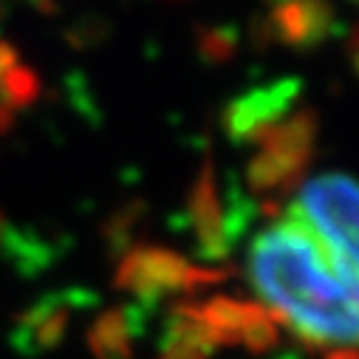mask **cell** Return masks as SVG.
I'll return each instance as SVG.
<instances>
[{
	"instance_id": "obj_16",
	"label": "cell",
	"mask_w": 359,
	"mask_h": 359,
	"mask_svg": "<svg viewBox=\"0 0 359 359\" xmlns=\"http://www.w3.org/2000/svg\"><path fill=\"white\" fill-rule=\"evenodd\" d=\"M241 342L255 353V356H263L269 351H275L280 345V331L278 325L269 320V311L263 303H257V309L252 311V317L243 323L241 328Z\"/></svg>"
},
{
	"instance_id": "obj_14",
	"label": "cell",
	"mask_w": 359,
	"mask_h": 359,
	"mask_svg": "<svg viewBox=\"0 0 359 359\" xmlns=\"http://www.w3.org/2000/svg\"><path fill=\"white\" fill-rule=\"evenodd\" d=\"M193 46H196V57L207 68L226 65L241 48V26L238 23H212V26L201 23L193 29Z\"/></svg>"
},
{
	"instance_id": "obj_26",
	"label": "cell",
	"mask_w": 359,
	"mask_h": 359,
	"mask_svg": "<svg viewBox=\"0 0 359 359\" xmlns=\"http://www.w3.org/2000/svg\"><path fill=\"white\" fill-rule=\"evenodd\" d=\"M275 359H303V356H300V351H286V353H280Z\"/></svg>"
},
{
	"instance_id": "obj_18",
	"label": "cell",
	"mask_w": 359,
	"mask_h": 359,
	"mask_svg": "<svg viewBox=\"0 0 359 359\" xmlns=\"http://www.w3.org/2000/svg\"><path fill=\"white\" fill-rule=\"evenodd\" d=\"M65 91H68V105L85 119V122H91L94 128L102 122V108L91 91V85H88V76L82 71H71L65 76Z\"/></svg>"
},
{
	"instance_id": "obj_24",
	"label": "cell",
	"mask_w": 359,
	"mask_h": 359,
	"mask_svg": "<svg viewBox=\"0 0 359 359\" xmlns=\"http://www.w3.org/2000/svg\"><path fill=\"white\" fill-rule=\"evenodd\" d=\"M325 359H359V356H356L353 348H337V351H331Z\"/></svg>"
},
{
	"instance_id": "obj_5",
	"label": "cell",
	"mask_w": 359,
	"mask_h": 359,
	"mask_svg": "<svg viewBox=\"0 0 359 359\" xmlns=\"http://www.w3.org/2000/svg\"><path fill=\"white\" fill-rule=\"evenodd\" d=\"M303 88H306V82L300 76H280L269 85L249 88L246 94L226 102L224 116H221V128H224L226 139L235 147L255 144V139L266 128L283 122L286 114H292V108L297 105V100L303 94Z\"/></svg>"
},
{
	"instance_id": "obj_8",
	"label": "cell",
	"mask_w": 359,
	"mask_h": 359,
	"mask_svg": "<svg viewBox=\"0 0 359 359\" xmlns=\"http://www.w3.org/2000/svg\"><path fill=\"white\" fill-rule=\"evenodd\" d=\"M266 23L272 29V37L294 51H314L331 37L339 34V20L334 6L323 0L309 4H278L269 9Z\"/></svg>"
},
{
	"instance_id": "obj_17",
	"label": "cell",
	"mask_w": 359,
	"mask_h": 359,
	"mask_svg": "<svg viewBox=\"0 0 359 359\" xmlns=\"http://www.w3.org/2000/svg\"><path fill=\"white\" fill-rule=\"evenodd\" d=\"M111 32H114V26H111V20L105 15H85V18L74 20L62 32V40L74 51H88V48L102 46L111 37Z\"/></svg>"
},
{
	"instance_id": "obj_19",
	"label": "cell",
	"mask_w": 359,
	"mask_h": 359,
	"mask_svg": "<svg viewBox=\"0 0 359 359\" xmlns=\"http://www.w3.org/2000/svg\"><path fill=\"white\" fill-rule=\"evenodd\" d=\"M232 275V269H201V266H187L184 272V283H182V292L187 297H198V294H207V289L224 283L226 278Z\"/></svg>"
},
{
	"instance_id": "obj_2",
	"label": "cell",
	"mask_w": 359,
	"mask_h": 359,
	"mask_svg": "<svg viewBox=\"0 0 359 359\" xmlns=\"http://www.w3.org/2000/svg\"><path fill=\"white\" fill-rule=\"evenodd\" d=\"M97 306H100V294L85 286L48 292L15 314L6 342L20 359H40L62 345L74 314Z\"/></svg>"
},
{
	"instance_id": "obj_12",
	"label": "cell",
	"mask_w": 359,
	"mask_h": 359,
	"mask_svg": "<svg viewBox=\"0 0 359 359\" xmlns=\"http://www.w3.org/2000/svg\"><path fill=\"white\" fill-rule=\"evenodd\" d=\"M306 164H294L289 158L272 156V153H257L246 164V190L255 196H269V193H283L289 196L306 175Z\"/></svg>"
},
{
	"instance_id": "obj_20",
	"label": "cell",
	"mask_w": 359,
	"mask_h": 359,
	"mask_svg": "<svg viewBox=\"0 0 359 359\" xmlns=\"http://www.w3.org/2000/svg\"><path fill=\"white\" fill-rule=\"evenodd\" d=\"M249 40H252V46H255L257 51H266L269 46L275 43L272 29H269L266 18H252V23H249Z\"/></svg>"
},
{
	"instance_id": "obj_21",
	"label": "cell",
	"mask_w": 359,
	"mask_h": 359,
	"mask_svg": "<svg viewBox=\"0 0 359 359\" xmlns=\"http://www.w3.org/2000/svg\"><path fill=\"white\" fill-rule=\"evenodd\" d=\"M18 60H20L18 48L12 43H6V40H0V76H4L6 71H12L18 65Z\"/></svg>"
},
{
	"instance_id": "obj_13",
	"label": "cell",
	"mask_w": 359,
	"mask_h": 359,
	"mask_svg": "<svg viewBox=\"0 0 359 359\" xmlns=\"http://www.w3.org/2000/svg\"><path fill=\"white\" fill-rule=\"evenodd\" d=\"M147 215V201L144 198H130L119 204L102 224V243L108 260H119L133 243H136V229Z\"/></svg>"
},
{
	"instance_id": "obj_7",
	"label": "cell",
	"mask_w": 359,
	"mask_h": 359,
	"mask_svg": "<svg viewBox=\"0 0 359 359\" xmlns=\"http://www.w3.org/2000/svg\"><path fill=\"white\" fill-rule=\"evenodd\" d=\"M0 246L12 272L23 280H34L54 269L68 252L71 241L62 232H43L40 226H20L0 212Z\"/></svg>"
},
{
	"instance_id": "obj_6",
	"label": "cell",
	"mask_w": 359,
	"mask_h": 359,
	"mask_svg": "<svg viewBox=\"0 0 359 359\" xmlns=\"http://www.w3.org/2000/svg\"><path fill=\"white\" fill-rule=\"evenodd\" d=\"M172 232H193V255L204 263H224L232 255V246L224 235V210L215 190V172L212 156H204L198 178L187 196V204L178 215H170Z\"/></svg>"
},
{
	"instance_id": "obj_22",
	"label": "cell",
	"mask_w": 359,
	"mask_h": 359,
	"mask_svg": "<svg viewBox=\"0 0 359 359\" xmlns=\"http://www.w3.org/2000/svg\"><path fill=\"white\" fill-rule=\"evenodd\" d=\"M356 46H359V32H356V26H351V32H348V60H351V68H353V71L359 68Z\"/></svg>"
},
{
	"instance_id": "obj_4",
	"label": "cell",
	"mask_w": 359,
	"mask_h": 359,
	"mask_svg": "<svg viewBox=\"0 0 359 359\" xmlns=\"http://www.w3.org/2000/svg\"><path fill=\"white\" fill-rule=\"evenodd\" d=\"M184 272H187V260L178 252L167 246L133 243L114 275V289L133 294L136 306L156 314L164 294L182 292Z\"/></svg>"
},
{
	"instance_id": "obj_10",
	"label": "cell",
	"mask_w": 359,
	"mask_h": 359,
	"mask_svg": "<svg viewBox=\"0 0 359 359\" xmlns=\"http://www.w3.org/2000/svg\"><path fill=\"white\" fill-rule=\"evenodd\" d=\"M150 317L153 314L136 303L100 314L88 328V351L94 353V359H133V339L147 334Z\"/></svg>"
},
{
	"instance_id": "obj_1",
	"label": "cell",
	"mask_w": 359,
	"mask_h": 359,
	"mask_svg": "<svg viewBox=\"0 0 359 359\" xmlns=\"http://www.w3.org/2000/svg\"><path fill=\"white\" fill-rule=\"evenodd\" d=\"M280 221L249 246V286L266 300L272 323L292 339L323 353L328 345L356 342V263L345 260L292 201Z\"/></svg>"
},
{
	"instance_id": "obj_11",
	"label": "cell",
	"mask_w": 359,
	"mask_h": 359,
	"mask_svg": "<svg viewBox=\"0 0 359 359\" xmlns=\"http://www.w3.org/2000/svg\"><path fill=\"white\" fill-rule=\"evenodd\" d=\"M317 128H320L317 111L303 108V111L292 114L289 119L266 128L255 139V144H260L263 153H272V156H280V158H289L294 164H306L309 167V161L314 156Z\"/></svg>"
},
{
	"instance_id": "obj_3",
	"label": "cell",
	"mask_w": 359,
	"mask_h": 359,
	"mask_svg": "<svg viewBox=\"0 0 359 359\" xmlns=\"http://www.w3.org/2000/svg\"><path fill=\"white\" fill-rule=\"evenodd\" d=\"M300 210L337 255L356 263V182L348 172H320L303 187Z\"/></svg>"
},
{
	"instance_id": "obj_25",
	"label": "cell",
	"mask_w": 359,
	"mask_h": 359,
	"mask_svg": "<svg viewBox=\"0 0 359 359\" xmlns=\"http://www.w3.org/2000/svg\"><path fill=\"white\" fill-rule=\"evenodd\" d=\"M34 9H37V12H43V15H57V12H60V9H57V6H51V4H34Z\"/></svg>"
},
{
	"instance_id": "obj_23",
	"label": "cell",
	"mask_w": 359,
	"mask_h": 359,
	"mask_svg": "<svg viewBox=\"0 0 359 359\" xmlns=\"http://www.w3.org/2000/svg\"><path fill=\"white\" fill-rule=\"evenodd\" d=\"M12 128H15V114L9 108L0 105V136H9Z\"/></svg>"
},
{
	"instance_id": "obj_9",
	"label": "cell",
	"mask_w": 359,
	"mask_h": 359,
	"mask_svg": "<svg viewBox=\"0 0 359 359\" xmlns=\"http://www.w3.org/2000/svg\"><path fill=\"white\" fill-rule=\"evenodd\" d=\"M212 353H215L212 328L204 323L198 303L184 300L170 306L161 323L156 359H212Z\"/></svg>"
},
{
	"instance_id": "obj_15",
	"label": "cell",
	"mask_w": 359,
	"mask_h": 359,
	"mask_svg": "<svg viewBox=\"0 0 359 359\" xmlns=\"http://www.w3.org/2000/svg\"><path fill=\"white\" fill-rule=\"evenodd\" d=\"M40 91H43L40 76L29 65H15L12 71L0 76V105L9 108L12 114L32 108L40 100Z\"/></svg>"
}]
</instances>
